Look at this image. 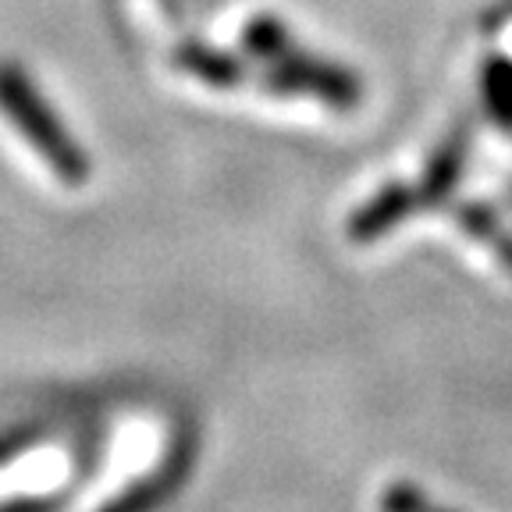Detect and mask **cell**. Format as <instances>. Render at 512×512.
Returning a JSON list of instances; mask_svg holds the SVG:
<instances>
[{
  "instance_id": "cell-10",
  "label": "cell",
  "mask_w": 512,
  "mask_h": 512,
  "mask_svg": "<svg viewBox=\"0 0 512 512\" xmlns=\"http://www.w3.org/2000/svg\"><path fill=\"white\" fill-rule=\"evenodd\" d=\"M431 498L416 488L413 480H395L381 495V512H431Z\"/></svg>"
},
{
  "instance_id": "cell-2",
  "label": "cell",
  "mask_w": 512,
  "mask_h": 512,
  "mask_svg": "<svg viewBox=\"0 0 512 512\" xmlns=\"http://www.w3.org/2000/svg\"><path fill=\"white\" fill-rule=\"evenodd\" d=\"M264 89L285 96H317L320 104L338 107V111L356 107L363 96L360 79L349 68L324 61V57L296 54V50L271 61V68L264 72Z\"/></svg>"
},
{
  "instance_id": "cell-5",
  "label": "cell",
  "mask_w": 512,
  "mask_h": 512,
  "mask_svg": "<svg viewBox=\"0 0 512 512\" xmlns=\"http://www.w3.org/2000/svg\"><path fill=\"white\" fill-rule=\"evenodd\" d=\"M175 64L185 75L207 82V86H214V89H235L246 79V64H242L239 57L207 47V43H182V47L175 50Z\"/></svg>"
},
{
  "instance_id": "cell-4",
  "label": "cell",
  "mask_w": 512,
  "mask_h": 512,
  "mask_svg": "<svg viewBox=\"0 0 512 512\" xmlns=\"http://www.w3.org/2000/svg\"><path fill=\"white\" fill-rule=\"evenodd\" d=\"M466 150H470V132L459 128V132H452V136L431 153V160H427V168H424V182L416 189L420 207H441V203L452 196V189H456L459 178H463Z\"/></svg>"
},
{
  "instance_id": "cell-3",
  "label": "cell",
  "mask_w": 512,
  "mask_h": 512,
  "mask_svg": "<svg viewBox=\"0 0 512 512\" xmlns=\"http://www.w3.org/2000/svg\"><path fill=\"white\" fill-rule=\"evenodd\" d=\"M416 207H420V196H416V189H409V185H402V182L384 185V189L374 192L363 207L352 210L349 239L360 242V246L384 239V235L392 232V228H399V224L406 221Z\"/></svg>"
},
{
  "instance_id": "cell-1",
  "label": "cell",
  "mask_w": 512,
  "mask_h": 512,
  "mask_svg": "<svg viewBox=\"0 0 512 512\" xmlns=\"http://www.w3.org/2000/svg\"><path fill=\"white\" fill-rule=\"evenodd\" d=\"M0 114L11 121V128L32 146V153L47 164L61 185L79 189L93 178L89 150L72 136V128L47 104V96L32 82V75L15 61H0Z\"/></svg>"
},
{
  "instance_id": "cell-6",
  "label": "cell",
  "mask_w": 512,
  "mask_h": 512,
  "mask_svg": "<svg viewBox=\"0 0 512 512\" xmlns=\"http://www.w3.org/2000/svg\"><path fill=\"white\" fill-rule=\"evenodd\" d=\"M480 100L495 125L512 132V61L509 57H491L480 68Z\"/></svg>"
},
{
  "instance_id": "cell-9",
  "label": "cell",
  "mask_w": 512,
  "mask_h": 512,
  "mask_svg": "<svg viewBox=\"0 0 512 512\" xmlns=\"http://www.w3.org/2000/svg\"><path fill=\"white\" fill-rule=\"evenodd\" d=\"M164 495H168V473H153V477L136 480L132 488H125L100 512H150Z\"/></svg>"
},
{
  "instance_id": "cell-11",
  "label": "cell",
  "mask_w": 512,
  "mask_h": 512,
  "mask_svg": "<svg viewBox=\"0 0 512 512\" xmlns=\"http://www.w3.org/2000/svg\"><path fill=\"white\" fill-rule=\"evenodd\" d=\"M431 512H445V509H431Z\"/></svg>"
},
{
  "instance_id": "cell-8",
  "label": "cell",
  "mask_w": 512,
  "mask_h": 512,
  "mask_svg": "<svg viewBox=\"0 0 512 512\" xmlns=\"http://www.w3.org/2000/svg\"><path fill=\"white\" fill-rule=\"evenodd\" d=\"M242 47H246L249 57H260V61L271 64L292 50V36H288V25H281L274 15H256L242 29Z\"/></svg>"
},
{
  "instance_id": "cell-7",
  "label": "cell",
  "mask_w": 512,
  "mask_h": 512,
  "mask_svg": "<svg viewBox=\"0 0 512 512\" xmlns=\"http://www.w3.org/2000/svg\"><path fill=\"white\" fill-rule=\"evenodd\" d=\"M459 224H463V232L470 235V239L484 242V246L498 256V264L512 271V235L502 232V224L495 221V214H491L488 207L463 203V207H459Z\"/></svg>"
}]
</instances>
